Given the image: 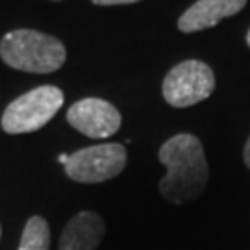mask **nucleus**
<instances>
[{
    "mask_svg": "<svg viewBox=\"0 0 250 250\" xmlns=\"http://www.w3.org/2000/svg\"><path fill=\"white\" fill-rule=\"evenodd\" d=\"M247 6V0H197L178 19V30L184 34L217 26L223 19L232 17Z\"/></svg>",
    "mask_w": 250,
    "mask_h": 250,
    "instance_id": "7",
    "label": "nucleus"
},
{
    "mask_svg": "<svg viewBox=\"0 0 250 250\" xmlns=\"http://www.w3.org/2000/svg\"><path fill=\"white\" fill-rule=\"evenodd\" d=\"M158 158L165 165V176L160 182V193L172 204H188L204 193L209 167L204 146L197 135L176 134L161 145Z\"/></svg>",
    "mask_w": 250,
    "mask_h": 250,
    "instance_id": "1",
    "label": "nucleus"
},
{
    "mask_svg": "<svg viewBox=\"0 0 250 250\" xmlns=\"http://www.w3.org/2000/svg\"><path fill=\"white\" fill-rule=\"evenodd\" d=\"M63 91L56 85H41L28 91L9 102V106L4 109L0 121L2 130L11 135L37 132L48 125V121H52L63 106Z\"/></svg>",
    "mask_w": 250,
    "mask_h": 250,
    "instance_id": "3",
    "label": "nucleus"
},
{
    "mask_svg": "<svg viewBox=\"0 0 250 250\" xmlns=\"http://www.w3.org/2000/svg\"><path fill=\"white\" fill-rule=\"evenodd\" d=\"M65 174L80 184H100L119 176L126 167V148L121 143H106L80 148L65 161Z\"/></svg>",
    "mask_w": 250,
    "mask_h": 250,
    "instance_id": "5",
    "label": "nucleus"
},
{
    "mask_svg": "<svg viewBox=\"0 0 250 250\" xmlns=\"http://www.w3.org/2000/svg\"><path fill=\"white\" fill-rule=\"evenodd\" d=\"M247 45L250 46V30H249V34H247Z\"/></svg>",
    "mask_w": 250,
    "mask_h": 250,
    "instance_id": "12",
    "label": "nucleus"
},
{
    "mask_svg": "<svg viewBox=\"0 0 250 250\" xmlns=\"http://www.w3.org/2000/svg\"><path fill=\"white\" fill-rule=\"evenodd\" d=\"M104 235V219L95 211H80L63 228L58 250H97Z\"/></svg>",
    "mask_w": 250,
    "mask_h": 250,
    "instance_id": "8",
    "label": "nucleus"
},
{
    "mask_svg": "<svg viewBox=\"0 0 250 250\" xmlns=\"http://www.w3.org/2000/svg\"><path fill=\"white\" fill-rule=\"evenodd\" d=\"M215 91V74L208 63L186 60L172 67L161 85L163 99L172 107H189L209 99Z\"/></svg>",
    "mask_w": 250,
    "mask_h": 250,
    "instance_id": "4",
    "label": "nucleus"
},
{
    "mask_svg": "<svg viewBox=\"0 0 250 250\" xmlns=\"http://www.w3.org/2000/svg\"><path fill=\"white\" fill-rule=\"evenodd\" d=\"M0 58L11 69L48 74L62 69L67 60V50L54 36L30 28H19L2 37Z\"/></svg>",
    "mask_w": 250,
    "mask_h": 250,
    "instance_id": "2",
    "label": "nucleus"
},
{
    "mask_svg": "<svg viewBox=\"0 0 250 250\" xmlns=\"http://www.w3.org/2000/svg\"><path fill=\"white\" fill-rule=\"evenodd\" d=\"M0 235H2V228H0Z\"/></svg>",
    "mask_w": 250,
    "mask_h": 250,
    "instance_id": "13",
    "label": "nucleus"
},
{
    "mask_svg": "<svg viewBox=\"0 0 250 250\" xmlns=\"http://www.w3.org/2000/svg\"><path fill=\"white\" fill-rule=\"evenodd\" d=\"M19 250H50V228L46 219L34 215L24 224Z\"/></svg>",
    "mask_w": 250,
    "mask_h": 250,
    "instance_id": "9",
    "label": "nucleus"
},
{
    "mask_svg": "<svg viewBox=\"0 0 250 250\" xmlns=\"http://www.w3.org/2000/svg\"><path fill=\"white\" fill-rule=\"evenodd\" d=\"M97 6H125V4H135L141 0H91Z\"/></svg>",
    "mask_w": 250,
    "mask_h": 250,
    "instance_id": "10",
    "label": "nucleus"
},
{
    "mask_svg": "<svg viewBox=\"0 0 250 250\" xmlns=\"http://www.w3.org/2000/svg\"><path fill=\"white\" fill-rule=\"evenodd\" d=\"M243 160H245V165L250 169V137L247 139V145H245V150H243Z\"/></svg>",
    "mask_w": 250,
    "mask_h": 250,
    "instance_id": "11",
    "label": "nucleus"
},
{
    "mask_svg": "<svg viewBox=\"0 0 250 250\" xmlns=\"http://www.w3.org/2000/svg\"><path fill=\"white\" fill-rule=\"evenodd\" d=\"M67 123L91 139H107L121 128L123 117L113 104L102 99H82L67 111Z\"/></svg>",
    "mask_w": 250,
    "mask_h": 250,
    "instance_id": "6",
    "label": "nucleus"
}]
</instances>
